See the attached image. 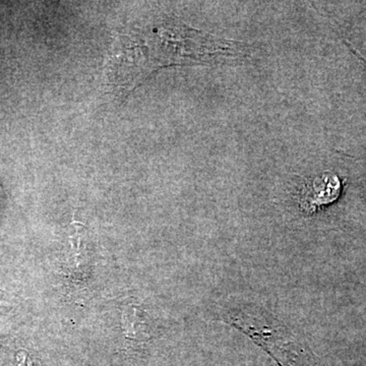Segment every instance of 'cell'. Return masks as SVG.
I'll return each mask as SVG.
<instances>
[{"label":"cell","instance_id":"6da1fadb","mask_svg":"<svg viewBox=\"0 0 366 366\" xmlns=\"http://www.w3.org/2000/svg\"><path fill=\"white\" fill-rule=\"evenodd\" d=\"M341 182L333 173L325 172L303 184L300 194V208L307 214L333 203L340 196Z\"/></svg>","mask_w":366,"mask_h":366}]
</instances>
